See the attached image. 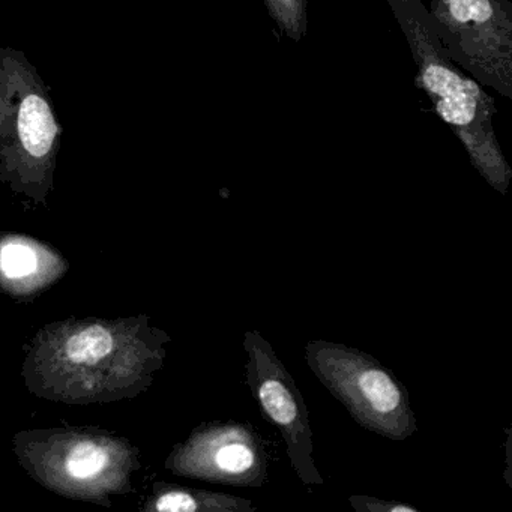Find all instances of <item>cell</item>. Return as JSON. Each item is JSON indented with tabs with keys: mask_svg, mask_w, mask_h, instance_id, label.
<instances>
[{
	"mask_svg": "<svg viewBox=\"0 0 512 512\" xmlns=\"http://www.w3.org/2000/svg\"><path fill=\"white\" fill-rule=\"evenodd\" d=\"M172 337L146 314L68 317L41 326L23 346L22 379L41 400L91 406L145 394Z\"/></svg>",
	"mask_w": 512,
	"mask_h": 512,
	"instance_id": "6da1fadb",
	"label": "cell"
},
{
	"mask_svg": "<svg viewBox=\"0 0 512 512\" xmlns=\"http://www.w3.org/2000/svg\"><path fill=\"white\" fill-rule=\"evenodd\" d=\"M415 61V83L427 94L434 113L451 128L485 182L505 196L512 169L493 128L491 95L464 73L440 43L422 0H386Z\"/></svg>",
	"mask_w": 512,
	"mask_h": 512,
	"instance_id": "7a4b0ae2",
	"label": "cell"
},
{
	"mask_svg": "<svg viewBox=\"0 0 512 512\" xmlns=\"http://www.w3.org/2000/svg\"><path fill=\"white\" fill-rule=\"evenodd\" d=\"M17 463L37 484L65 499L110 508L113 496L136 493L139 446L91 425L28 428L11 440Z\"/></svg>",
	"mask_w": 512,
	"mask_h": 512,
	"instance_id": "3957f363",
	"label": "cell"
},
{
	"mask_svg": "<svg viewBox=\"0 0 512 512\" xmlns=\"http://www.w3.org/2000/svg\"><path fill=\"white\" fill-rule=\"evenodd\" d=\"M64 127L49 88L22 50L0 49V182L49 206Z\"/></svg>",
	"mask_w": 512,
	"mask_h": 512,
	"instance_id": "277c9868",
	"label": "cell"
},
{
	"mask_svg": "<svg viewBox=\"0 0 512 512\" xmlns=\"http://www.w3.org/2000/svg\"><path fill=\"white\" fill-rule=\"evenodd\" d=\"M305 361L365 430L395 442L418 431L409 391L373 356L346 344L311 340L305 344Z\"/></svg>",
	"mask_w": 512,
	"mask_h": 512,
	"instance_id": "5b68a950",
	"label": "cell"
},
{
	"mask_svg": "<svg viewBox=\"0 0 512 512\" xmlns=\"http://www.w3.org/2000/svg\"><path fill=\"white\" fill-rule=\"evenodd\" d=\"M434 31L452 61L482 88L512 100L509 0H431Z\"/></svg>",
	"mask_w": 512,
	"mask_h": 512,
	"instance_id": "8992f818",
	"label": "cell"
},
{
	"mask_svg": "<svg viewBox=\"0 0 512 512\" xmlns=\"http://www.w3.org/2000/svg\"><path fill=\"white\" fill-rule=\"evenodd\" d=\"M247 385L263 416L278 428L296 476L307 487L323 485L313 457V428L304 397L272 344L259 331L244 335Z\"/></svg>",
	"mask_w": 512,
	"mask_h": 512,
	"instance_id": "52a82bcc",
	"label": "cell"
},
{
	"mask_svg": "<svg viewBox=\"0 0 512 512\" xmlns=\"http://www.w3.org/2000/svg\"><path fill=\"white\" fill-rule=\"evenodd\" d=\"M268 466L262 437L253 425L235 421L200 424L164 461L173 475L242 488L262 487Z\"/></svg>",
	"mask_w": 512,
	"mask_h": 512,
	"instance_id": "ba28073f",
	"label": "cell"
},
{
	"mask_svg": "<svg viewBox=\"0 0 512 512\" xmlns=\"http://www.w3.org/2000/svg\"><path fill=\"white\" fill-rule=\"evenodd\" d=\"M70 271L53 245L16 232H0V293L17 302L40 298Z\"/></svg>",
	"mask_w": 512,
	"mask_h": 512,
	"instance_id": "9c48e42d",
	"label": "cell"
},
{
	"mask_svg": "<svg viewBox=\"0 0 512 512\" xmlns=\"http://www.w3.org/2000/svg\"><path fill=\"white\" fill-rule=\"evenodd\" d=\"M139 509L143 512H254L257 506L233 494L157 481Z\"/></svg>",
	"mask_w": 512,
	"mask_h": 512,
	"instance_id": "30bf717a",
	"label": "cell"
},
{
	"mask_svg": "<svg viewBox=\"0 0 512 512\" xmlns=\"http://www.w3.org/2000/svg\"><path fill=\"white\" fill-rule=\"evenodd\" d=\"M266 11L283 37L301 43L308 32V0H263Z\"/></svg>",
	"mask_w": 512,
	"mask_h": 512,
	"instance_id": "8fae6325",
	"label": "cell"
},
{
	"mask_svg": "<svg viewBox=\"0 0 512 512\" xmlns=\"http://www.w3.org/2000/svg\"><path fill=\"white\" fill-rule=\"evenodd\" d=\"M349 503L359 512H419V509L409 503L377 499L373 496H350Z\"/></svg>",
	"mask_w": 512,
	"mask_h": 512,
	"instance_id": "7c38bea8",
	"label": "cell"
},
{
	"mask_svg": "<svg viewBox=\"0 0 512 512\" xmlns=\"http://www.w3.org/2000/svg\"><path fill=\"white\" fill-rule=\"evenodd\" d=\"M505 457H506V469L505 479L508 482L509 487H512L511 482V428L506 430V442H505Z\"/></svg>",
	"mask_w": 512,
	"mask_h": 512,
	"instance_id": "4fadbf2b",
	"label": "cell"
}]
</instances>
